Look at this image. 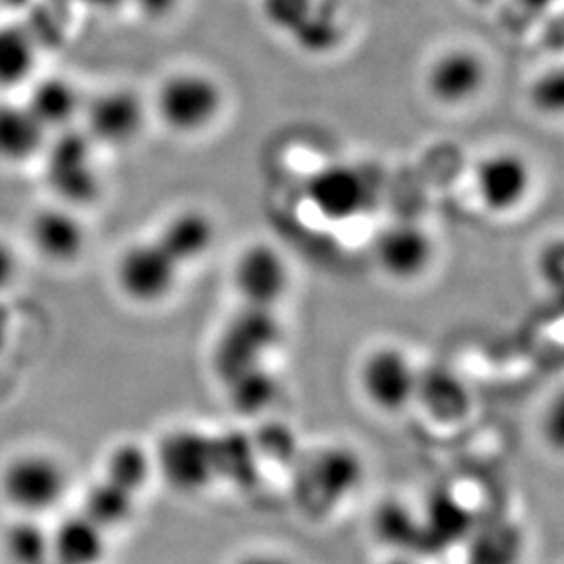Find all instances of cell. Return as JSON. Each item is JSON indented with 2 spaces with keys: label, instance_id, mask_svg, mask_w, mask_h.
<instances>
[{
  "label": "cell",
  "instance_id": "obj_5",
  "mask_svg": "<svg viewBox=\"0 0 564 564\" xmlns=\"http://www.w3.org/2000/svg\"><path fill=\"white\" fill-rule=\"evenodd\" d=\"M155 477L181 496H197L216 484L214 435L195 426H176L151 447Z\"/></svg>",
  "mask_w": 564,
  "mask_h": 564
},
{
  "label": "cell",
  "instance_id": "obj_24",
  "mask_svg": "<svg viewBox=\"0 0 564 564\" xmlns=\"http://www.w3.org/2000/svg\"><path fill=\"white\" fill-rule=\"evenodd\" d=\"M139 498L99 477L82 494L80 510L86 519L99 524L105 533H118L132 523Z\"/></svg>",
  "mask_w": 564,
  "mask_h": 564
},
{
  "label": "cell",
  "instance_id": "obj_28",
  "mask_svg": "<svg viewBox=\"0 0 564 564\" xmlns=\"http://www.w3.org/2000/svg\"><path fill=\"white\" fill-rule=\"evenodd\" d=\"M370 527L377 542L395 552L421 545V517L402 500L379 502L372 512Z\"/></svg>",
  "mask_w": 564,
  "mask_h": 564
},
{
  "label": "cell",
  "instance_id": "obj_33",
  "mask_svg": "<svg viewBox=\"0 0 564 564\" xmlns=\"http://www.w3.org/2000/svg\"><path fill=\"white\" fill-rule=\"evenodd\" d=\"M531 101L547 116H556L563 111L564 82L563 72L554 69L547 72L531 88Z\"/></svg>",
  "mask_w": 564,
  "mask_h": 564
},
{
  "label": "cell",
  "instance_id": "obj_34",
  "mask_svg": "<svg viewBox=\"0 0 564 564\" xmlns=\"http://www.w3.org/2000/svg\"><path fill=\"white\" fill-rule=\"evenodd\" d=\"M23 270L20 247L0 235V295L15 286Z\"/></svg>",
  "mask_w": 564,
  "mask_h": 564
},
{
  "label": "cell",
  "instance_id": "obj_43",
  "mask_svg": "<svg viewBox=\"0 0 564 564\" xmlns=\"http://www.w3.org/2000/svg\"><path fill=\"white\" fill-rule=\"evenodd\" d=\"M7 2H15V0H7Z\"/></svg>",
  "mask_w": 564,
  "mask_h": 564
},
{
  "label": "cell",
  "instance_id": "obj_42",
  "mask_svg": "<svg viewBox=\"0 0 564 564\" xmlns=\"http://www.w3.org/2000/svg\"><path fill=\"white\" fill-rule=\"evenodd\" d=\"M475 2H479V4H485V2H491V0H475Z\"/></svg>",
  "mask_w": 564,
  "mask_h": 564
},
{
  "label": "cell",
  "instance_id": "obj_17",
  "mask_svg": "<svg viewBox=\"0 0 564 564\" xmlns=\"http://www.w3.org/2000/svg\"><path fill=\"white\" fill-rule=\"evenodd\" d=\"M51 134L23 101H0V163L28 165L39 162Z\"/></svg>",
  "mask_w": 564,
  "mask_h": 564
},
{
  "label": "cell",
  "instance_id": "obj_37",
  "mask_svg": "<svg viewBox=\"0 0 564 564\" xmlns=\"http://www.w3.org/2000/svg\"><path fill=\"white\" fill-rule=\"evenodd\" d=\"M128 2L134 4L144 18L162 20V18H167L178 7L181 0H128Z\"/></svg>",
  "mask_w": 564,
  "mask_h": 564
},
{
  "label": "cell",
  "instance_id": "obj_21",
  "mask_svg": "<svg viewBox=\"0 0 564 564\" xmlns=\"http://www.w3.org/2000/svg\"><path fill=\"white\" fill-rule=\"evenodd\" d=\"M464 544L466 564H521L523 561V529L508 519L473 524Z\"/></svg>",
  "mask_w": 564,
  "mask_h": 564
},
{
  "label": "cell",
  "instance_id": "obj_27",
  "mask_svg": "<svg viewBox=\"0 0 564 564\" xmlns=\"http://www.w3.org/2000/svg\"><path fill=\"white\" fill-rule=\"evenodd\" d=\"M341 11L330 0H316L310 15L289 36L307 55H328L343 42Z\"/></svg>",
  "mask_w": 564,
  "mask_h": 564
},
{
  "label": "cell",
  "instance_id": "obj_11",
  "mask_svg": "<svg viewBox=\"0 0 564 564\" xmlns=\"http://www.w3.org/2000/svg\"><path fill=\"white\" fill-rule=\"evenodd\" d=\"M533 188V170L517 151H494L475 167V193L485 212L506 216L517 212Z\"/></svg>",
  "mask_w": 564,
  "mask_h": 564
},
{
  "label": "cell",
  "instance_id": "obj_35",
  "mask_svg": "<svg viewBox=\"0 0 564 564\" xmlns=\"http://www.w3.org/2000/svg\"><path fill=\"white\" fill-rule=\"evenodd\" d=\"M538 270H540L542 279H544L547 284L561 286L564 272V253L561 241L545 245L544 251L540 253V260H538Z\"/></svg>",
  "mask_w": 564,
  "mask_h": 564
},
{
  "label": "cell",
  "instance_id": "obj_16",
  "mask_svg": "<svg viewBox=\"0 0 564 564\" xmlns=\"http://www.w3.org/2000/svg\"><path fill=\"white\" fill-rule=\"evenodd\" d=\"M84 101L86 97H82L80 88L63 76L34 78L28 84L23 99L51 137L80 123Z\"/></svg>",
  "mask_w": 564,
  "mask_h": 564
},
{
  "label": "cell",
  "instance_id": "obj_44",
  "mask_svg": "<svg viewBox=\"0 0 564 564\" xmlns=\"http://www.w3.org/2000/svg\"><path fill=\"white\" fill-rule=\"evenodd\" d=\"M48 564H57V563H53V561H51V563H48Z\"/></svg>",
  "mask_w": 564,
  "mask_h": 564
},
{
  "label": "cell",
  "instance_id": "obj_29",
  "mask_svg": "<svg viewBox=\"0 0 564 564\" xmlns=\"http://www.w3.org/2000/svg\"><path fill=\"white\" fill-rule=\"evenodd\" d=\"M421 517V544L437 542L440 545H449L454 542H464L473 529V519L452 494L435 496L429 508Z\"/></svg>",
  "mask_w": 564,
  "mask_h": 564
},
{
  "label": "cell",
  "instance_id": "obj_15",
  "mask_svg": "<svg viewBox=\"0 0 564 564\" xmlns=\"http://www.w3.org/2000/svg\"><path fill=\"white\" fill-rule=\"evenodd\" d=\"M487 65L470 48H449L431 63L426 72V90L433 101L444 107H463L485 88Z\"/></svg>",
  "mask_w": 564,
  "mask_h": 564
},
{
  "label": "cell",
  "instance_id": "obj_19",
  "mask_svg": "<svg viewBox=\"0 0 564 564\" xmlns=\"http://www.w3.org/2000/svg\"><path fill=\"white\" fill-rule=\"evenodd\" d=\"M181 268L203 260L216 242V224L202 209H182L155 237Z\"/></svg>",
  "mask_w": 564,
  "mask_h": 564
},
{
  "label": "cell",
  "instance_id": "obj_32",
  "mask_svg": "<svg viewBox=\"0 0 564 564\" xmlns=\"http://www.w3.org/2000/svg\"><path fill=\"white\" fill-rule=\"evenodd\" d=\"M260 4L265 23L291 36L293 30L310 15L316 0H260Z\"/></svg>",
  "mask_w": 564,
  "mask_h": 564
},
{
  "label": "cell",
  "instance_id": "obj_38",
  "mask_svg": "<svg viewBox=\"0 0 564 564\" xmlns=\"http://www.w3.org/2000/svg\"><path fill=\"white\" fill-rule=\"evenodd\" d=\"M514 4H517L521 11H524L527 15L535 18V15L545 13V11L554 4V0H514Z\"/></svg>",
  "mask_w": 564,
  "mask_h": 564
},
{
  "label": "cell",
  "instance_id": "obj_36",
  "mask_svg": "<svg viewBox=\"0 0 564 564\" xmlns=\"http://www.w3.org/2000/svg\"><path fill=\"white\" fill-rule=\"evenodd\" d=\"M232 564H297V561L276 550H249Z\"/></svg>",
  "mask_w": 564,
  "mask_h": 564
},
{
  "label": "cell",
  "instance_id": "obj_7",
  "mask_svg": "<svg viewBox=\"0 0 564 564\" xmlns=\"http://www.w3.org/2000/svg\"><path fill=\"white\" fill-rule=\"evenodd\" d=\"M25 241L41 262L69 268L80 262L90 235L80 209L59 202L36 207L25 223Z\"/></svg>",
  "mask_w": 564,
  "mask_h": 564
},
{
  "label": "cell",
  "instance_id": "obj_14",
  "mask_svg": "<svg viewBox=\"0 0 564 564\" xmlns=\"http://www.w3.org/2000/svg\"><path fill=\"white\" fill-rule=\"evenodd\" d=\"M375 258L389 279L416 281L435 260V241L419 224H391L377 237Z\"/></svg>",
  "mask_w": 564,
  "mask_h": 564
},
{
  "label": "cell",
  "instance_id": "obj_4",
  "mask_svg": "<svg viewBox=\"0 0 564 564\" xmlns=\"http://www.w3.org/2000/svg\"><path fill=\"white\" fill-rule=\"evenodd\" d=\"M153 107L167 130L193 137L220 118L223 86L205 72H176L160 84Z\"/></svg>",
  "mask_w": 564,
  "mask_h": 564
},
{
  "label": "cell",
  "instance_id": "obj_30",
  "mask_svg": "<svg viewBox=\"0 0 564 564\" xmlns=\"http://www.w3.org/2000/svg\"><path fill=\"white\" fill-rule=\"evenodd\" d=\"M230 405L242 416H260L279 395V381L263 368L256 366L224 381Z\"/></svg>",
  "mask_w": 564,
  "mask_h": 564
},
{
  "label": "cell",
  "instance_id": "obj_22",
  "mask_svg": "<svg viewBox=\"0 0 564 564\" xmlns=\"http://www.w3.org/2000/svg\"><path fill=\"white\" fill-rule=\"evenodd\" d=\"M101 477L105 481L139 498L155 479V463L151 447L137 440L116 442L102 458Z\"/></svg>",
  "mask_w": 564,
  "mask_h": 564
},
{
  "label": "cell",
  "instance_id": "obj_9",
  "mask_svg": "<svg viewBox=\"0 0 564 564\" xmlns=\"http://www.w3.org/2000/svg\"><path fill=\"white\" fill-rule=\"evenodd\" d=\"M281 339V324L276 323L272 310L245 305L224 328L216 345V370L223 381L242 370L262 366V358Z\"/></svg>",
  "mask_w": 564,
  "mask_h": 564
},
{
  "label": "cell",
  "instance_id": "obj_8",
  "mask_svg": "<svg viewBox=\"0 0 564 564\" xmlns=\"http://www.w3.org/2000/svg\"><path fill=\"white\" fill-rule=\"evenodd\" d=\"M80 123L84 134L97 147L121 149L141 137L147 105L137 90L113 86L84 101Z\"/></svg>",
  "mask_w": 564,
  "mask_h": 564
},
{
  "label": "cell",
  "instance_id": "obj_3",
  "mask_svg": "<svg viewBox=\"0 0 564 564\" xmlns=\"http://www.w3.org/2000/svg\"><path fill=\"white\" fill-rule=\"evenodd\" d=\"M97 144L80 126L53 134L42 151V181L53 202L84 209L101 197V170L97 165Z\"/></svg>",
  "mask_w": 564,
  "mask_h": 564
},
{
  "label": "cell",
  "instance_id": "obj_40",
  "mask_svg": "<svg viewBox=\"0 0 564 564\" xmlns=\"http://www.w3.org/2000/svg\"><path fill=\"white\" fill-rule=\"evenodd\" d=\"M389 564H419V563H414V561H410V558H408V556H403V554H400V556H398V558H395V561H391V563Z\"/></svg>",
  "mask_w": 564,
  "mask_h": 564
},
{
  "label": "cell",
  "instance_id": "obj_31",
  "mask_svg": "<svg viewBox=\"0 0 564 564\" xmlns=\"http://www.w3.org/2000/svg\"><path fill=\"white\" fill-rule=\"evenodd\" d=\"M251 440L262 463L270 460V463L289 464L300 458L295 433L286 424H263L256 435H251Z\"/></svg>",
  "mask_w": 564,
  "mask_h": 564
},
{
  "label": "cell",
  "instance_id": "obj_6",
  "mask_svg": "<svg viewBox=\"0 0 564 564\" xmlns=\"http://www.w3.org/2000/svg\"><path fill=\"white\" fill-rule=\"evenodd\" d=\"M181 270L158 239L137 241L121 249L113 265V281L128 302L151 307L174 293Z\"/></svg>",
  "mask_w": 564,
  "mask_h": 564
},
{
  "label": "cell",
  "instance_id": "obj_41",
  "mask_svg": "<svg viewBox=\"0 0 564 564\" xmlns=\"http://www.w3.org/2000/svg\"><path fill=\"white\" fill-rule=\"evenodd\" d=\"M2 333H4V321L0 318V339H2Z\"/></svg>",
  "mask_w": 564,
  "mask_h": 564
},
{
  "label": "cell",
  "instance_id": "obj_18",
  "mask_svg": "<svg viewBox=\"0 0 564 564\" xmlns=\"http://www.w3.org/2000/svg\"><path fill=\"white\" fill-rule=\"evenodd\" d=\"M109 533L86 519L80 510L65 514L51 527V561L57 564H105Z\"/></svg>",
  "mask_w": 564,
  "mask_h": 564
},
{
  "label": "cell",
  "instance_id": "obj_1",
  "mask_svg": "<svg viewBox=\"0 0 564 564\" xmlns=\"http://www.w3.org/2000/svg\"><path fill=\"white\" fill-rule=\"evenodd\" d=\"M69 489V468L55 452L21 449L0 464V502L13 517L44 519L59 510Z\"/></svg>",
  "mask_w": 564,
  "mask_h": 564
},
{
  "label": "cell",
  "instance_id": "obj_25",
  "mask_svg": "<svg viewBox=\"0 0 564 564\" xmlns=\"http://www.w3.org/2000/svg\"><path fill=\"white\" fill-rule=\"evenodd\" d=\"M4 564L51 563V527L44 519L13 517L0 533Z\"/></svg>",
  "mask_w": 564,
  "mask_h": 564
},
{
  "label": "cell",
  "instance_id": "obj_13",
  "mask_svg": "<svg viewBox=\"0 0 564 564\" xmlns=\"http://www.w3.org/2000/svg\"><path fill=\"white\" fill-rule=\"evenodd\" d=\"M305 197L324 220L347 223L370 205L372 191L360 167L330 163L307 178Z\"/></svg>",
  "mask_w": 564,
  "mask_h": 564
},
{
  "label": "cell",
  "instance_id": "obj_23",
  "mask_svg": "<svg viewBox=\"0 0 564 564\" xmlns=\"http://www.w3.org/2000/svg\"><path fill=\"white\" fill-rule=\"evenodd\" d=\"M216 481H226L239 489H249L260 477V456L249 433L226 431L214 435Z\"/></svg>",
  "mask_w": 564,
  "mask_h": 564
},
{
  "label": "cell",
  "instance_id": "obj_39",
  "mask_svg": "<svg viewBox=\"0 0 564 564\" xmlns=\"http://www.w3.org/2000/svg\"><path fill=\"white\" fill-rule=\"evenodd\" d=\"M93 7H99V9H107V11H111V9H118L120 4H126L128 0H88Z\"/></svg>",
  "mask_w": 564,
  "mask_h": 564
},
{
  "label": "cell",
  "instance_id": "obj_2",
  "mask_svg": "<svg viewBox=\"0 0 564 564\" xmlns=\"http://www.w3.org/2000/svg\"><path fill=\"white\" fill-rule=\"evenodd\" d=\"M366 470L360 454L343 445H328L300 464L295 502L303 517L324 521L341 510L360 489Z\"/></svg>",
  "mask_w": 564,
  "mask_h": 564
},
{
  "label": "cell",
  "instance_id": "obj_12",
  "mask_svg": "<svg viewBox=\"0 0 564 564\" xmlns=\"http://www.w3.org/2000/svg\"><path fill=\"white\" fill-rule=\"evenodd\" d=\"M232 284L245 305L272 310L291 286V268L274 245L251 242L232 265Z\"/></svg>",
  "mask_w": 564,
  "mask_h": 564
},
{
  "label": "cell",
  "instance_id": "obj_10",
  "mask_svg": "<svg viewBox=\"0 0 564 564\" xmlns=\"http://www.w3.org/2000/svg\"><path fill=\"white\" fill-rule=\"evenodd\" d=\"M366 402L383 414H400L414 403L419 370L410 356L393 345L372 349L358 372Z\"/></svg>",
  "mask_w": 564,
  "mask_h": 564
},
{
  "label": "cell",
  "instance_id": "obj_20",
  "mask_svg": "<svg viewBox=\"0 0 564 564\" xmlns=\"http://www.w3.org/2000/svg\"><path fill=\"white\" fill-rule=\"evenodd\" d=\"M414 403L437 424L463 423L470 412V391L452 370L419 372Z\"/></svg>",
  "mask_w": 564,
  "mask_h": 564
},
{
  "label": "cell",
  "instance_id": "obj_26",
  "mask_svg": "<svg viewBox=\"0 0 564 564\" xmlns=\"http://www.w3.org/2000/svg\"><path fill=\"white\" fill-rule=\"evenodd\" d=\"M39 42L20 25H0V88L11 90L34 80Z\"/></svg>",
  "mask_w": 564,
  "mask_h": 564
}]
</instances>
